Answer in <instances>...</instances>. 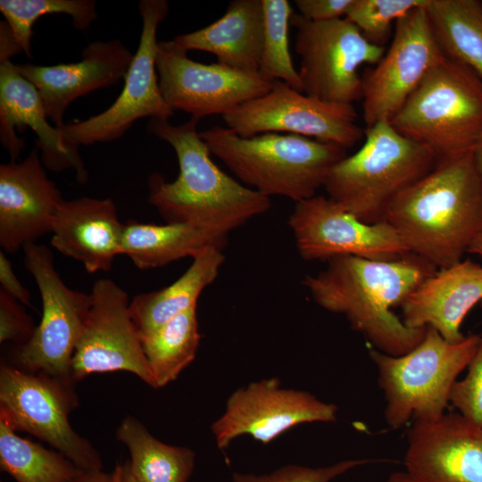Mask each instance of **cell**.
<instances>
[{
	"label": "cell",
	"mask_w": 482,
	"mask_h": 482,
	"mask_svg": "<svg viewBox=\"0 0 482 482\" xmlns=\"http://www.w3.org/2000/svg\"><path fill=\"white\" fill-rule=\"evenodd\" d=\"M436 270L413 253L389 261L337 256L303 284L319 306L343 314L374 349L400 356L422 340L427 328L407 327L393 308Z\"/></svg>",
	"instance_id": "cell-1"
},
{
	"label": "cell",
	"mask_w": 482,
	"mask_h": 482,
	"mask_svg": "<svg viewBox=\"0 0 482 482\" xmlns=\"http://www.w3.org/2000/svg\"><path fill=\"white\" fill-rule=\"evenodd\" d=\"M200 120L173 125L150 120L149 133L171 145L179 172L168 182L160 173L147 180L149 202L167 223H180L222 237L270 210V197L237 181L212 160L197 131Z\"/></svg>",
	"instance_id": "cell-2"
},
{
	"label": "cell",
	"mask_w": 482,
	"mask_h": 482,
	"mask_svg": "<svg viewBox=\"0 0 482 482\" xmlns=\"http://www.w3.org/2000/svg\"><path fill=\"white\" fill-rule=\"evenodd\" d=\"M473 154L438 161L386 210L411 253L436 269L461 262L482 232V173Z\"/></svg>",
	"instance_id": "cell-3"
},
{
	"label": "cell",
	"mask_w": 482,
	"mask_h": 482,
	"mask_svg": "<svg viewBox=\"0 0 482 482\" xmlns=\"http://www.w3.org/2000/svg\"><path fill=\"white\" fill-rule=\"evenodd\" d=\"M200 137L242 184L268 197L279 195L295 203L315 196L331 169L346 156V149L337 144L295 134L242 137L215 126Z\"/></svg>",
	"instance_id": "cell-4"
},
{
	"label": "cell",
	"mask_w": 482,
	"mask_h": 482,
	"mask_svg": "<svg viewBox=\"0 0 482 482\" xmlns=\"http://www.w3.org/2000/svg\"><path fill=\"white\" fill-rule=\"evenodd\" d=\"M437 162L428 147L380 121L365 128L362 147L331 169L323 187L341 208L363 222L377 223L386 220L393 199Z\"/></svg>",
	"instance_id": "cell-5"
},
{
	"label": "cell",
	"mask_w": 482,
	"mask_h": 482,
	"mask_svg": "<svg viewBox=\"0 0 482 482\" xmlns=\"http://www.w3.org/2000/svg\"><path fill=\"white\" fill-rule=\"evenodd\" d=\"M389 122L438 161L474 153L482 142V79L444 56Z\"/></svg>",
	"instance_id": "cell-6"
},
{
	"label": "cell",
	"mask_w": 482,
	"mask_h": 482,
	"mask_svg": "<svg viewBox=\"0 0 482 482\" xmlns=\"http://www.w3.org/2000/svg\"><path fill=\"white\" fill-rule=\"evenodd\" d=\"M480 337L471 334L450 343L427 327L422 340L405 354L392 356L371 348L386 425L398 429L411 420L433 421L445 414L452 387L467 369Z\"/></svg>",
	"instance_id": "cell-7"
},
{
	"label": "cell",
	"mask_w": 482,
	"mask_h": 482,
	"mask_svg": "<svg viewBox=\"0 0 482 482\" xmlns=\"http://www.w3.org/2000/svg\"><path fill=\"white\" fill-rule=\"evenodd\" d=\"M74 385L4 362L0 366V420L14 431L46 442L82 470H103L97 450L70 424L69 415L79 406Z\"/></svg>",
	"instance_id": "cell-8"
},
{
	"label": "cell",
	"mask_w": 482,
	"mask_h": 482,
	"mask_svg": "<svg viewBox=\"0 0 482 482\" xmlns=\"http://www.w3.org/2000/svg\"><path fill=\"white\" fill-rule=\"evenodd\" d=\"M22 249L24 265L41 295L43 312L30 340L15 345L8 363L25 371L45 372L74 382L72 357L92 306V295L64 284L48 247L29 243Z\"/></svg>",
	"instance_id": "cell-9"
},
{
	"label": "cell",
	"mask_w": 482,
	"mask_h": 482,
	"mask_svg": "<svg viewBox=\"0 0 482 482\" xmlns=\"http://www.w3.org/2000/svg\"><path fill=\"white\" fill-rule=\"evenodd\" d=\"M296 29L295 51L303 93L321 101L353 104L362 99L361 65L377 64L385 48L370 43L346 18L311 21L293 14Z\"/></svg>",
	"instance_id": "cell-10"
},
{
	"label": "cell",
	"mask_w": 482,
	"mask_h": 482,
	"mask_svg": "<svg viewBox=\"0 0 482 482\" xmlns=\"http://www.w3.org/2000/svg\"><path fill=\"white\" fill-rule=\"evenodd\" d=\"M138 10L142 32L137 52L124 79V87L115 102L97 115L64 124L59 129L63 144L72 151L117 140L137 120H169L174 111L165 102L156 70L157 29L169 13L166 0H141Z\"/></svg>",
	"instance_id": "cell-11"
},
{
	"label": "cell",
	"mask_w": 482,
	"mask_h": 482,
	"mask_svg": "<svg viewBox=\"0 0 482 482\" xmlns=\"http://www.w3.org/2000/svg\"><path fill=\"white\" fill-rule=\"evenodd\" d=\"M222 118L227 128L242 137L287 132L345 149L364 137L353 104L327 103L280 80L274 81L265 95L245 102Z\"/></svg>",
	"instance_id": "cell-12"
},
{
	"label": "cell",
	"mask_w": 482,
	"mask_h": 482,
	"mask_svg": "<svg viewBox=\"0 0 482 482\" xmlns=\"http://www.w3.org/2000/svg\"><path fill=\"white\" fill-rule=\"evenodd\" d=\"M427 4L395 22L389 48L374 68L366 69L362 75L366 128L389 121L445 56L434 34Z\"/></svg>",
	"instance_id": "cell-13"
},
{
	"label": "cell",
	"mask_w": 482,
	"mask_h": 482,
	"mask_svg": "<svg viewBox=\"0 0 482 482\" xmlns=\"http://www.w3.org/2000/svg\"><path fill=\"white\" fill-rule=\"evenodd\" d=\"M288 224L299 255L306 261L337 256L389 261L411 253L386 220L363 222L323 195L295 203Z\"/></svg>",
	"instance_id": "cell-14"
},
{
	"label": "cell",
	"mask_w": 482,
	"mask_h": 482,
	"mask_svg": "<svg viewBox=\"0 0 482 482\" xmlns=\"http://www.w3.org/2000/svg\"><path fill=\"white\" fill-rule=\"evenodd\" d=\"M156 70L162 95L173 111L198 120L227 114L268 93L273 85L259 74L232 70L219 63L204 64L187 57L173 40L158 41Z\"/></svg>",
	"instance_id": "cell-15"
},
{
	"label": "cell",
	"mask_w": 482,
	"mask_h": 482,
	"mask_svg": "<svg viewBox=\"0 0 482 482\" xmlns=\"http://www.w3.org/2000/svg\"><path fill=\"white\" fill-rule=\"evenodd\" d=\"M337 420L336 404L307 391L282 388L278 378H270L235 390L211 431L218 448L223 450L241 436L266 445L297 425Z\"/></svg>",
	"instance_id": "cell-16"
},
{
	"label": "cell",
	"mask_w": 482,
	"mask_h": 482,
	"mask_svg": "<svg viewBox=\"0 0 482 482\" xmlns=\"http://www.w3.org/2000/svg\"><path fill=\"white\" fill-rule=\"evenodd\" d=\"M91 295L92 306L72 357V380L92 373L128 371L157 388L126 291L102 278L95 282Z\"/></svg>",
	"instance_id": "cell-17"
},
{
	"label": "cell",
	"mask_w": 482,
	"mask_h": 482,
	"mask_svg": "<svg viewBox=\"0 0 482 482\" xmlns=\"http://www.w3.org/2000/svg\"><path fill=\"white\" fill-rule=\"evenodd\" d=\"M403 463L413 482H482V429L458 412L412 421Z\"/></svg>",
	"instance_id": "cell-18"
},
{
	"label": "cell",
	"mask_w": 482,
	"mask_h": 482,
	"mask_svg": "<svg viewBox=\"0 0 482 482\" xmlns=\"http://www.w3.org/2000/svg\"><path fill=\"white\" fill-rule=\"evenodd\" d=\"M14 54L0 47V140L12 162H16L25 142L15 131L29 127L37 137L44 166L53 171L73 169L80 184L87 181L88 174L78 151H72L62 142L61 133L47 121L43 100L36 87L25 79L11 62Z\"/></svg>",
	"instance_id": "cell-19"
},
{
	"label": "cell",
	"mask_w": 482,
	"mask_h": 482,
	"mask_svg": "<svg viewBox=\"0 0 482 482\" xmlns=\"http://www.w3.org/2000/svg\"><path fill=\"white\" fill-rule=\"evenodd\" d=\"M63 199L46 175L37 147L21 162L0 165V245L15 253L52 232Z\"/></svg>",
	"instance_id": "cell-20"
},
{
	"label": "cell",
	"mask_w": 482,
	"mask_h": 482,
	"mask_svg": "<svg viewBox=\"0 0 482 482\" xmlns=\"http://www.w3.org/2000/svg\"><path fill=\"white\" fill-rule=\"evenodd\" d=\"M119 39L95 41L71 63L40 66L16 65L18 71L37 89L47 114L57 129L64 126L63 114L77 98L124 79L134 59Z\"/></svg>",
	"instance_id": "cell-21"
},
{
	"label": "cell",
	"mask_w": 482,
	"mask_h": 482,
	"mask_svg": "<svg viewBox=\"0 0 482 482\" xmlns=\"http://www.w3.org/2000/svg\"><path fill=\"white\" fill-rule=\"evenodd\" d=\"M482 301V265L461 261L436 270L402 303L403 322L411 328L431 327L446 341L464 339L461 326Z\"/></svg>",
	"instance_id": "cell-22"
},
{
	"label": "cell",
	"mask_w": 482,
	"mask_h": 482,
	"mask_svg": "<svg viewBox=\"0 0 482 482\" xmlns=\"http://www.w3.org/2000/svg\"><path fill=\"white\" fill-rule=\"evenodd\" d=\"M125 224L111 198L63 200L54 222L51 245L81 262L88 273L109 271L121 254Z\"/></svg>",
	"instance_id": "cell-23"
},
{
	"label": "cell",
	"mask_w": 482,
	"mask_h": 482,
	"mask_svg": "<svg viewBox=\"0 0 482 482\" xmlns=\"http://www.w3.org/2000/svg\"><path fill=\"white\" fill-rule=\"evenodd\" d=\"M264 35L262 0H233L213 23L172 39L187 52L213 54L217 63L246 73L258 74Z\"/></svg>",
	"instance_id": "cell-24"
},
{
	"label": "cell",
	"mask_w": 482,
	"mask_h": 482,
	"mask_svg": "<svg viewBox=\"0 0 482 482\" xmlns=\"http://www.w3.org/2000/svg\"><path fill=\"white\" fill-rule=\"evenodd\" d=\"M192 260L187 270L172 284L137 295L129 303L130 315L140 337L154 332L197 305L201 293L218 277L225 256L222 248L207 246L195 253Z\"/></svg>",
	"instance_id": "cell-25"
},
{
	"label": "cell",
	"mask_w": 482,
	"mask_h": 482,
	"mask_svg": "<svg viewBox=\"0 0 482 482\" xmlns=\"http://www.w3.org/2000/svg\"><path fill=\"white\" fill-rule=\"evenodd\" d=\"M227 237L219 236L187 224H126L121 254L127 255L140 270L165 266L193 255L207 246L223 248Z\"/></svg>",
	"instance_id": "cell-26"
},
{
	"label": "cell",
	"mask_w": 482,
	"mask_h": 482,
	"mask_svg": "<svg viewBox=\"0 0 482 482\" xmlns=\"http://www.w3.org/2000/svg\"><path fill=\"white\" fill-rule=\"evenodd\" d=\"M116 438L129 452L130 471L137 482H187L195 454L187 447L167 445L154 437L137 418L127 416Z\"/></svg>",
	"instance_id": "cell-27"
},
{
	"label": "cell",
	"mask_w": 482,
	"mask_h": 482,
	"mask_svg": "<svg viewBox=\"0 0 482 482\" xmlns=\"http://www.w3.org/2000/svg\"><path fill=\"white\" fill-rule=\"evenodd\" d=\"M426 10L445 56L482 79V1L428 0Z\"/></svg>",
	"instance_id": "cell-28"
},
{
	"label": "cell",
	"mask_w": 482,
	"mask_h": 482,
	"mask_svg": "<svg viewBox=\"0 0 482 482\" xmlns=\"http://www.w3.org/2000/svg\"><path fill=\"white\" fill-rule=\"evenodd\" d=\"M196 306L176 316L154 332L140 337L157 388L177 379L195 357L200 343Z\"/></svg>",
	"instance_id": "cell-29"
},
{
	"label": "cell",
	"mask_w": 482,
	"mask_h": 482,
	"mask_svg": "<svg viewBox=\"0 0 482 482\" xmlns=\"http://www.w3.org/2000/svg\"><path fill=\"white\" fill-rule=\"evenodd\" d=\"M15 432L0 420V466L16 482H71L84 471L60 452Z\"/></svg>",
	"instance_id": "cell-30"
},
{
	"label": "cell",
	"mask_w": 482,
	"mask_h": 482,
	"mask_svg": "<svg viewBox=\"0 0 482 482\" xmlns=\"http://www.w3.org/2000/svg\"><path fill=\"white\" fill-rule=\"evenodd\" d=\"M0 12L13 38L28 57L32 56V28L41 16L68 14L73 26L81 31L87 30L98 17L94 0H1Z\"/></svg>",
	"instance_id": "cell-31"
},
{
	"label": "cell",
	"mask_w": 482,
	"mask_h": 482,
	"mask_svg": "<svg viewBox=\"0 0 482 482\" xmlns=\"http://www.w3.org/2000/svg\"><path fill=\"white\" fill-rule=\"evenodd\" d=\"M264 35L258 74L266 81L280 80L303 93L302 81L295 68L288 45V27L293 9L287 0H262Z\"/></svg>",
	"instance_id": "cell-32"
},
{
	"label": "cell",
	"mask_w": 482,
	"mask_h": 482,
	"mask_svg": "<svg viewBox=\"0 0 482 482\" xmlns=\"http://www.w3.org/2000/svg\"><path fill=\"white\" fill-rule=\"evenodd\" d=\"M428 0H353L345 18L371 44L384 47L395 22Z\"/></svg>",
	"instance_id": "cell-33"
},
{
	"label": "cell",
	"mask_w": 482,
	"mask_h": 482,
	"mask_svg": "<svg viewBox=\"0 0 482 482\" xmlns=\"http://www.w3.org/2000/svg\"><path fill=\"white\" fill-rule=\"evenodd\" d=\"M373 461H376L368 459L345 460L320 468L288 464L264 475L236 472L233 474L232 479L233 482H330L353 469Z\"/></svg>",
	"instance_id": "cell-34"
},
{
	"label": "cell",
	"mask_w": 482,
	"mask_h": 482,
	"mask_svg": "<svg viewBox=\"0 0 482 482\" xmlns=\"http://www.w3.org/2000/svg\"><path fill=\"white\" fill-rule=\"evenodd\" d=\"M464 378L453 384L449 403L466 420L482 429V336Z\"/></svg>",
	"instance_id": "cell-35"
},
{
	"label": "cell",
	"mask_w": 482,
	"mask_h": 482,
	"mask_svg": "<svg viewBox=\"0 0 482 482\" xmlns=\"http://www.w3.org/2000/svg\"><path fill=\"white\" fill-rule=\"evenodd\" d=\"M23 304L0 288V342L22 345L32 337L36 327Z\"/></svg>",
	"instance_id": "cell-36"
},
{
	"label": "cell",
	"mask_w": 482,
	"mask_h": 482,
	"mask_svg": "<svg viewBox=\"0 0 482 482\" xmlns=\"http://www.w3.org/2000/svg\"><path fill=\"white\" fill-rule=\"evenodd\" d=\"M353 0H295L299 14L311 21H328L346 15Z\"/></svg>",
	"instance_id": "cell-37"
},
{
	"label": "cell",
	"mask_w": 482,
	"mask_h": 482,
	"mask_svg": "<svg viewBox=\"0 0 482 482\" xmlns=\"http://www.w3.org/2000/svg\"><path fill=\"white\" fill-rule=\"evenodd\" d=\"M0 283L1 289L23 305L30 306V294L16 277L11 262L0 252Z\"/></svg>",
	"instance_id": "cell-38"
},
{
	"label": "cell",
	"mask_w": 482,
	"mask_h": 482,
	"mask_svg": "<svg viewBox=\"0 0 482 482\" xmlns=\"http://www.w3.org/2000/svg\"><path fill=\"white\" fill-rule=\"evenodd\" d=\"M71 482H115L113 473L103 470H84Z\"/></svg>",
	"instance_id": "cell-39"
},
{
	"label": "cell",
	"mask_w": 482,
	"mask_h": 482,
	"mask_svg": "<svg viewBox=\"0 0 482 482\" xmlns=\"http://www.w3.org/2000/svg\"><path fill=\"white\" fill-rule=\"evenodd\" d=\"M120 482H137L130 471L128 461L121 464Z\"/></svg>",
	"instance_id": "cell-40"
},
{
	"label": "cell",
	"mask_w": 482,
	"mask_h": 482,
	"mask_svg": "<svg viewBox=\"0 0 482 482\" xmlns=\"http://www.w3.org/2000/svg\"><path fill=\"white\" fill-rule=\"evenodd\" d=\"M468 253L482 256V232L473 240L468 249Z\"/></svg>",
	"instance_id": "cell-41"
},
{
	"label": "cell",
	"mask_w": 482,
	"mask_h": 482,
	"mask_svg": "<svg viewBox=\"0 0 482 482\" xmlns=\"http://www.w3.org/2000/svg\"><path fill=\"white\" fill-rule=\"evenodd\" d=\"M386 482H413L404 471L391 474Z\"/></svg>",
	"instance_id": "cell-42"
},
{
	"label": "cell",
	"mask_w": 482,
	"mask_h": 482,
	"mask_svg": "<svg viewBox=\"0 0 482 482\" xmlns=\"http://www.w3.org/2000/svg\"><path fill=\"white\" fill-rule=\"evenodd\" d=\"M473 155H474V161H475L476 166L478 169V170L482 173V142L477 147Z\"/></svg>",
	"instance_id": "cell-43"
},
{
	"label": "cell",
	"mask_w": 482,
	"mask_h": 482,
	"mask_svg": "<svg viewBox=\"0 0 482 482\" xmlns=\"http://www.w3.org/2000/svg\"><path fill=\"white\" fill-rule=\"evenodd\" d=\"M112 473H113V476H114L115 482H120V474H121V464L120 463L116 464Z\"/></svg>",
	"instance_id": "cell-44"
},
{
	"label": "cell",
	"mask_w": 482,
	"mask_h": 482,
	"mask_svg": "<svg viewBox=\"0 0 482 482\" xmlns=\"http://www.w3.org/2000/svg\"><path fill=\"white\" fill-rule=\"evenodd\" d=\"M480 306H481V308H482V301H481V303H480Z\"/></svg>",
	"instance_id": "cell-45"
}]
</instances>
